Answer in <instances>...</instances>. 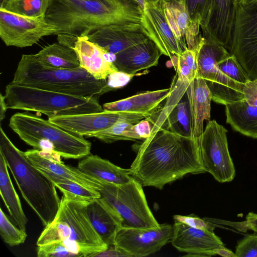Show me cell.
<instances>
[{
	"mask_svg": "<svg viewBox=\"0 0 257 257\" xmlns=\"http://www.w3.org/2000/svg\"><path fill=\"white\" fill-rule=\"evenodd\" d=\"M153 121L151 117L144 119L133 125L136 140H145L150 136L153 128Z\"/></svg>",
	"mask_w": 257,
	"mask_h": 257,
	"instance_id": "38",
	"label": "cell"
},
{
	"mask_svg": "<svg viewBox=\"0 0 257 257\" xmlns=\"http://www.w3.org/2000/svg\"><path fill=\"white\" fill-rule=\"evenodd\" d=\"M227 130L215 120H209L198 143L202 164L218 182L232 181L235 169L230 156L227 139Z\"/></svg>",
	"mask_w": 257,
	"mask_h": 257,
	"instance_id": "10",
	"label": "cell"
},
{
	"mask_svg": "<svg viewBox=\"0 0 257 257\" xmlns=\"http://www.w3.org/2000/svg\"><path fill=\"white\" fill-rule=\"evenodd\" d=\"M171 239L172 245L186 256H211L214 250L225 246L221 238L210 230L192 227L175 221Z\"/></svg>",
	"mask_w": 257,
	"mask_h": 257,
	"instance_id": "16",
	"label": "cell"
},
{
	"mask_svg": "<svg viewBox=\"0 0 257 257\" xmlns=\"http://www.w3.org/2000/svg\"><path fill=\"white\" fill-rule=\"evenodd\" d=\"M37 59L45 67L74 69L80 67L76 52L73 48L54 43L44 47L35 54Z\"/></svg>",
	"mask_w": 257,
	"mask_h": 257,
	"instance_id": "29",
	"label": "cell"
},
{
	"mask_svg": "<svg viewBox=\"0 0 257 257\" xmlns=\"http://www.w3.org/2000/svg\"><path fill=\"white\" fill-rule=\"evenodd\" d=\"M165 129L184 137L192 136V123L188 100L181 99L172 108L166 117ZM162 127V126H160Z\"/></svg>",
	"mask_w": 257,
	"mask_h": 257,
	"instance_id": "31",
	"label": "cell"
},
{
	"mask_svg": "<svg viewBox=\"0 0 257 257\" xmlns=\"http://www.w3.org/2000/svg\"><path fill=\"white\" fill-rule=\"evenodd\" d=\"M132 2L135 3V4L139 5L141 8L142 9V10L144 9V6L145 3L147 2H155V1H158L161 0H129Z\"/></svg>",
	"mask_w": 257,
	"mask_h": 257,
	"instance_id": "47",
	"label": "cell"
},
{
	"mask_svg": "<svg viewBox=\"0 0 257 257\" xmlns=\"http://www.w3.org/2000/svg\"><path fill=\"white\" fill-rule=\"evenodd\" d=\"M257 1V0H234V6H246L252 4Z\"/></svg>",
	"mask_w": 257,
	"mask_h": 257,
	"instance_id": "46",
	"label": "cell"
},
{
	"mask_svg": "<svg viewBox=\"0 0 257 257\" xmlns=\"http://www.w3.org/2000/svg\"><path fill=\"white\" fill-rule=\"evenodd\" d=\"M8 109L5 96L2 93L0 95V121L1 122L5 117V113Z\"/></svg>",
	"mask_w": 257,
	"mask_h": 257,
	"instance_id": "45",
	"label": "cell"
},
{
	"mask_svg": "<svg viewBox=\"0 0 257 257\" xmlns=\"http://www.w3.org/2000/svg\"><path fill=\"white\" fill-rule=\"evenodd\" d=\"M84 173L107 183L120 185L131 180L128 169L120 168L97 155H88L78 164Z\"/></svg>",
	"mask_w": 257,
	"mask_h": 257,
	"instance_id": "25",
	"label": "cell"
},
{
	"mask_svg": "<svg viewBox=\"0 0 257 257\" xmlns=\"http://www.w3.org/2000/svg\"><path fill=\"white\" fill-rule=\"evenodd\" d=\"M171 88L138 93L133 96L103 104L104 110L138 113H156L170 95Z\"/></svg>",
	"mask_w": 257,
	"mask_h": 257,
	"instance_id": "24",
	"label": "cell"
},
{
	"mask_svg": "<svg viewBox=\"0 0 257 257\" xmlns=\"http://www.w3.org/2000/svg\"><path fill=\"white\" fill-rule=\"evenodd\" d=\"M128 169L130 176L143 187L159 189L186 175L206 172L198 138L184 137L162 127L153 128Z\"/></svg>",
	"mask_w": 257,
	"mask_h": 257,
	"instance_id": "1",
	"label": "cell"
},
{
	"mask_svg": "<svg viewBox=\"0 0 257 257\" xmlns=\"http://www.w3.org/2000/svg\"><path fill=\"white\" fill-rule=\"evenodd\" d=\"M229 225L238 230L245 232L247 230H251L257 232V213L250 212L246 216L245 220L241 222H232Z\"/></svg>",
	"mask_w": 257,
	"mask_h": 257,
	"instance_id": "41",
	"label": "cell"
},
{
	"mask_svg": "<svg viewBox=\"0 0 257 257\" xmlns=\"http://www.w3.org/2000/svg\"><path fill=\"white\" fill-rule=\"evenodd\" d=\"M234 0H212L209 14L201 28L206 41L219 44L230 51L234 22Z\"/></svg>",
	"mask_w": 257,
	"mask_h": 257,
	"instance_id": "17",
	"label": "cell"
},
{
	"mask_svg": "<svg viewBox=\"0 0 257 257\" xmlns=\"http://www.w3.org/2000/svg\"><path fill=\"white\" fill-rule=\"evenodd\" d=\"M89 201L70 200L63 196L57 214L39 236L37 245L57 242H76L90 249L94 255L108 245L93 227L86 206Z\"/></svg>",
	"mask_w": 257,
	"mask_h": 257,
	"instance_id": "6",
	"label": "cell"
},
{
	"mask_svg": "<svg viewBox=\"0 0 257 257\" xmlns=\"http://www.w3.org/2000/svg\"><path fill=\"white\" fill-rule=\"evenodd\" d=\"M11 83L81 97H95L112 91L107 79L97 80L81 67L74 69L45 67L35 54H23Z\"/></svg>",
	"mask_w": 257,
	"mask_h": 257,
	"instance_id": "3",
	"label": "cell"
},
{
	"mask_svg": "<svg viewBox=\"0 0 257 257\" xmlns=\"http://www.w3.org/2000/svg\"><path fill=\"white\" fill-rule=\"evenodd\" d=\"M9 126L31 146L40 140L50 142L55 152L65 159H81L90 154L91 144L84 136L66 130L28 111L15 113L10 119Z\"/></svg>",
	"mask_w": 257,
	"mask_h": 257,
	"instance_id": "7",
	"label": "cell"
},
{
	"mask_svg": "<svg viewBox=\"0 0 257 257\" xmlns=\"http://www.w3.org/2000/svg\"><path fill=\"white\" fill-rule=\"evenodd\" d=\"M45 19L57 35L86 37L109 25L142 24L143 10L129 0H51Z\"/></svg>",
	"mask_w": 257,
	"mask_h": 257,
	"instance_id": "2",
	"label": "cell"
},
{
	"mask_svg": "<svg viewBox=\"0 0 257 257\" xmlns=\"http://www.w3.org/2000/svg\"><path fill=\"white\" fill-rule=\"evenodd\" d=\"M73 49L80 67L96 79H106L110 73L118 71L113 63L106 59L107 52L85 37H78Z\"/></svg>",
	"mask_w": 257,
	"mask_h": 257,
	"instance_id": "22",
	"label": "cell"
},
{
	"mask_svg": "<svg viewBox=\"0 0 257 257\" xmlns=\"http://www.w3.org/2000/svg\"><path fill=\"white\" fill-rule=\"evenodd\" d=\"M229 53L251 79L257 78V1L235 6Z\"/></svg>",
	"mask_w": 257,
	"mask_h": 257,
	"instance_id": "9",
	"label": "cell"
},
{
	"mask_svg": "<svg viewBox=\"0 0 257 257\" xmlns=\"http://www.w3.org/2000/svg\"><path fill=\"white\" fill-rule=\"evenodd\" d=\"M4 96L8 109L36 111L48 118L103 111L95 97L78 96L11 83L6 86Z\"/></svg>",
	"mask_w": 257,
	"mask_h": 257,
	"instance_id": "5",
	"label": "cell"
},
{
	"mask_svg": "<svg viewBox=\"0 0 257 257\" xmlns=\"http://www.w3.org/2000/svg\"><path fill=\"white\" fill-rule=\"evenodd\" d=\"M225 106L226 123L235 131L257 139V106H250L244 100Z\"/></svg>",
	"mask_w": 257,
	"mask_h": 257,
	"instance_id": "27",
	"label": "cell"
},
{
	"mask_svg": "<svg viewBox=\"0 0 257 257\" xmlns=\"http://www.w3.org/2000/svg\"><path fill=\"white\" fill-rule=\"evenodd\" d=\"M188 100L192 123V136L198 138L204 131V120H210L212 95L205 81L197 75L187 84Z\"/></svg>",
	"mask_w": 257,
	"mask_h": 257,
	"instance_id": "21",
	"label": "cell"
},
{
	"mask_svg": "<svg viewBox=\"0 0 257 257\" xmlns=\"http://www.w3.org/2000/svg\"><path fill=\"white\" fill-rule=\"evenodd\" d=\"M6 160L0 152V193L1 197L15 223L26 231L28 219L26 216L19 197L13 186Z\"/></svg>",
	"mask_w": 257,
	"mask_h": 257,
	"instance_id": "28",
	"label": "cell"
},
{
	"mask_svg": "<svg viewBox=\"0 0 257 257\" xmlns=\"http://www.w3.org/2000/svg\"><path fill=\"white\" fill-rule=\"evenodd\" d=\"M94 256H131L124 251L115 247L114 246H109L104 251L96 254Z\"/></svg>",
	"mask_w": 257,
	"mask_h": 257,
	"instance_id": "43",
	"label": "cell"
},
{
	"mask_svg": "<svg viewBox=\"0 0 257 257\" xmlns=\"http://www.w3.org/2000/svg\"><path fill=\"white\" fill-rule=\"evenodd\" d=\"M229 55L230 53L222 45L204 39L197 51L196 57L198 75L205 80L207 85L213 83L219 74L218 62Z\"/></svg>",
	"mask_w": 257,
	"mask_h": 257,
	"instance_id": "26",
	"label": "cell"
},
{
	"mask_svg": "<svg viewBox=\"0 0 257 257\" xmlns=\"http://www.w3.org/2000/svg\"><path fill=\"white\" fill-rule=\"evenodd\" d=\"M134 76L119 71L112 72L106 78L107 85L112 90H116L125 86Z\"/></svg>",
	"mask_w": 257,
	"mask_h": 257,
	"instance_id": "39",
	"label": "cell"
},
{
	"mask_svg": "<svg viewBox=\"0 0 257 257\" xmlns=\"http://www.w3.org/2000/svg\"><path fill=\"white\" fill-rule=\"evenodd\" d=\"M215 254H218L225 257H236L235 253L227 249L225 246L220 247L214 250Z\"/></svg>",
	"mask_w": 257,
	"mask_h": 257,
	"instance_id": "44",
	"label": "cell"
},
{
	"mask_svg": "<svg viewBox=\"0 0 257 257\" xmlns=\"http://www.w3.org/2000/svg\"><path fill=\"white\" fill-rule=\"evenodd\" d=\"M163 55L151 39L129 47L115 55L113 63L118 71L133 75L158 64Z\"/></svg>",
	"mask_w": 257,
	"mask_h": 257,
	"instance_id": "19",
	"label": "cell"
},
{
	"mask_svg": "<svg viewBox=\"0 0 257 257\" xmlns=\"http://www.w3.org/2000/svg\"><path fill=\"white\" fill-rule=\"evenodd\" d=\"M51 0H6L0 8L28 17H45Z\"/></svg>",
	"mask_w": 257,
	"mask_h": 257,
	"instance_id": "32",
	"label": "cell"
},
{
	"mask_svg": "<svg viewBox=\"0 0 257 257\" xmlns=\"http://www.w3.org/2000/svg\"><path fill=\"white\" fill-rule=\"evenodd\" d=\"M100 191L103 198L120 215L122 226L132 228H152L160 224L153 215L143 186L132 177L130 181L116 185L101 181Z\"/></svg>",
	"mask_w": 257,
	"mask_h": 257,
	"instance_id": "8",
	"label": "cell"
},
{
	"mask_svg": "<svg viewBox=\"0 0 257 257\" xmlns=\"http://www.w3.org/2000/svg\"><path fill=\"white\" fill-rule=\"evenodd\" d=\"M6 0H0V7H1Z\"/></svg>",
	"mask_w": 257,
	"mask_h": 257,
	"instance_id": "48",
	"label": "cell"
},
{
	"mask_svg": "<svg viewBox=\"0 0 257 257\" xmlns=\"http://www.w3.org/2000/svg\"><path fill=\"white\" fill-rule=\"evenodd\" d=\"M154 114L103 110L96 113L56 116L49 118L48 120L66 130L85 137L89 134L105 130L118 122L136 124Z\"/></svg>",
	"mask_w": 257,
	"mask_h": 257,
	"instance_id": "13",
	"label": "cell"
},
{
	"mask_svg": "<svg viewBox=\"0 0 257 257\" xmlns=\"http://www.w3.org/2000/svg\"><path fill=\"white\" fill-rule=\"evenodd\" d=\"M0 152L23 198L43 225L47 226L55 217L60 204L56 186L30 163L24 152L13 144L1 126Z\"/></svg>",
	"mask_w": 257,
	"mask_h": 257,
	"instance_id": "4",
	"label": "cell"
},
{
	"mask_svg": "<svg viewBox=\"0 0 257 257\" xmlns=\"http://www.w3.org/2000/svg\"><path fill=\"white\" fill-rule=\"evenodd\" d=\"M0 234L4 241L11 246L23 243L27 237L24 231L14 225L0 208Z\"/></svg>",
	"mask_w": 257,
	"mask_h": 257,
	"instance_id": "33",
	"label": "cell"
},
{
	"mask_svg": "<svg viewBox=\"0 0 257 257\" xmlns=\"http://www.w3.org/2000/svg\"><path fill=\"white\" fill-rule=\"evenodd\" d=\"M86 210L93 227L103 241L108 246H113L116 235L123 227L118 213L101 197L88 202Z\"/></svg>",
	"mask_w": 257,
	"mask_h": 257,
	"instance_id": "20",
	"label": "cell"
},
{
	"mask_svg": "<svg viewBox=\"0 0 257 257\" xmlns=\"http://www.w3.org/2000/svg\"><path fill=\"white\" fill-rule=\"evenodd\" d=\"M132 124L134 123L123 121L118 122L105 130L89 134L85 137H94L107 144L120 140H128L125 136V133Z\"/></svg>",
	"mask_w": 257,
	"mask_h": 257,
	"instance_id": "35",
	"label": "cell"
},
{
	"mask_svg": "<svg viewBox=\"0 0 257 257\" xmlns=\"http://www.w3.org/2000/svg\"><path fill=\"white\" fill-rule=\"evenodd\" d=\"M243 99L249 106H257V78L250 79L244 85Z\"/></svg>",
	"mask_w": 257,
	"mask_h": 257,
	"instance_id": "40",
	"label": "cell"
},
{
	"mask_svg": "<svg viewBox=\"0 0 257 257\" xmlns=\"http://www.w3.org/2000/svg\"><path fill=\"white\" fill-rule=\"evenodd\" d=\"M57 32L56 27L45 17H28L0 8V37L7 46H32L43 37Z\"/></svg>",
	"mask_w": 257,
	"mask_h": 257,
	"instance_id": "11",
	"label": "cell"
},
{
	"mask_svg": "<svg viewBox=\"0 0 257 257\" xmlns=\"http://www.w3.org/2000/svg\"><path fill=\"white\" fill-rule=\"evenodd\" d=\"M142 25L163 55L171 59L187 49L186 44L177 39L170 28L165 16L162 0L145 3Z\"/></svg>",
	"mask_w": 257,
	"mask_h": 257,
	"instance_id": "14",
	"label": "cell"
},
{
	"mask_svg": "<svg viewBox=\"0 0 257 257\" xmlns=\"http://www.w3.org/2000/svg\"><path fill=\"white\" fill-rule=\"evenodd\" d=\"M175 221H178L192 227L203 228L213 231L215 224L210 222L204 218L201 219L198 217L191 216H182L175 215L173 216Z\"/></svg>",
	"mask_w": 257,
	"mask_h": 257,
	"instance_id": "37",
	"label": "cell"
},
{
	"mask_svg": "<svg viewBox=\"0 0 257 257\" xmlns=\"http://www.w3.org/2000/svg\"><path fill=\"white\" fill-rule=\"evenodd\" d=\"M38 170L52 181L67 199L90 201L101 197V194L98 191L87 188L50 171L43 169Z\"/></svg>",
	"mask_w": 257,
	"mask_h": 257,
	"instance_id": "30",
	"label": "cell"
},
{
	"mask_svg": "<svg viewBox=\"0 0 257 257\" xmlns=\"http://www.w3.org/2000/svg\"><path fill=\"white\" fill-rule=\"evenodd\" d=\"M24 153L30 163L38 169L50 171L99 192L102 189L101 180L84 173L78 167L66 165L62 161L47 158L35 149L27 150Z\"/></svg>",
	"mask_w": 257,
	"mask_h": 257,
	"instance_id": "23",
	"label": "cell"
},
{
	"mask_svg": "<svg viewBox=\"0 0 257 257\" xmlns=\"http://www.w3.org/2000/svg\"><path fill=\"white\" fill-rule=\"evenodd\" d=\"M196 52L187 48L179 55L189 66L195 76L198 75Z\"/></svg>",
	"mask_w": 257,
	"mask_h": 257,
	"instance_id": "42",
	"label": "cell"
},
{
	"mask_svg": "<svg viewBox=\"0 0 257 257\" xmlns=\"http://www.w3.org/2000/svg\"><path fill=\"white\" fill-rule=\"evenodd\" d=\"M164 12L172 32L188 49L197 52L204 38L190 19L185 0H162Z\"/></svg>",
	"mask_w": 257,
	"mask_h": 257,
	"instance_id": "18",
	"label": "cell"
},
{
	"mask_svg": "<svg viewBox=\"0 0 257 257\" xmlns=\"http://www.w3.org/2000/svg\"><path fill=\"white\" fill-rule=\"evenodd\" d=\"M173 231V225L169 224L152 228L122 227L116 235L113 246L131 256H146L171 241Z\"/></svg>",
	"mask_w": 257,
	"mask_h": 257,
	"instance_id": "12",
	"label": "cell"
},
{
	"mask_svg": "<svg viewBox=\"0 0 257 257\" xmlns=\"http://www.w3.org/2000/svg\"><path fill=\"white\" fill-rule=\"evenodd\" d=\"M114 55L149 39L141 24H114L101 27L85 37Z\"/></svg>",
	"mask_w": 257,
	"mask_h": 257,
	"instance_id": "15",
	"label": "cell"
},
{
	"mask_svg": "<svg viewBox=\"0 0 257 257\" xmlns=\"http://www.w3.org/2000/svg\"><path fill=\"white\" fill-rule=\"evenodd\" d=\"M185 2L192 24L201 28L209 14L212 0H185Z\"/></svg>",
	"mask_w": 257,
	"mask_h": 257,
	"instance_id": "34",
	"label": "cell"
},
{
	"mask_svg": "<svg viewBox=\"0 0 257 257\" xmlns=\"http://www.w3.org/2000/svg\"><path fill=\"white\" fill-rule=\"evenodd\" d=\"M236 257H257V232L247 234L235 246Z\"/></svg>",
	"mask_w": 257,
	"mask_h": 257,
	"instance_id": "36",
	"label": "cell"
}]
</instances>
